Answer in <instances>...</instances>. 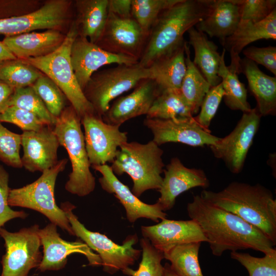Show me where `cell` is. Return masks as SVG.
I'll return each instance as SVG.
<instances>
[{
	"mask_svg": "<svg viewBox=\"0 0 276 276\" xmlns=\"http://www.w3.org/2000/svg\"><path fill=\"white\" fill-rule=\"evenodd\" d=\"M57 225L51 223L42 229H39L41 245L43 246V256L38 267L41 271L58 270L63 268L71 254H80L87 258L89 265L102 266L99 256L83 241L70 242L62 239L57 232Z\"/></svg>",
	"mask_w": 276,
	"mask_h": 276,
	"instance_id": "2e32d148",
	"label": "cell"
},
{
	"mask_svg": "<svg viewBox=\"0 0 276 276\" xmlns=\"http://www.w3.org/2000/svg\"><path fill=\"white\" fill-rule=\"evenodd\" d=\"M262 116L256 107L243 114L233 130L210 148L233 173H240L258 131Z\"/></svg>",
	"mask_w": 276,
	"mask_h": 276,
	"instance_id": "8fae6325",
	"label": "cell"
},
{
	"mask_svg": "<svg viewBox=\"0 0 276 276\" xmlns=\"http://www.w3.org/2000/svg\"><path fill=\"white\" fill-rule=\"evenodd\" d=\"M10 189L9 174L0 165V228L11 219L16 218L24 219L28 215L24 211H16L11 209L8 203Z\"/></svg>",
	"mask_w": 276,
	"mask_h": 276,
	"instance_id": "ee69618b",
	"label": "cell"
},
{
	"mask_svg": "<svg viewBox=\"0 0 276 276\" xmlns=\"http://www.w3.org/2000/svg\"><path fill=\"white\" fill-rule=\"evenodd\" d=\"M65 36L60 31L50 29L5 36L3 42L16 58L26 59L53 53L62 44Z\"/></svg>",
	"mask_w": 276,
	"mask_h": 276,
	"instance_id": "cb8c5ba5",
	"label": "cell"
},
{
	"mask_svg": "<svg viewBox=\"0 0 276 276\" xmlns=\"http://www.w3.org/2000/svg\"><path fill=\"white\" fill-rule=\"evenodd\" d=\"M50 113L57 118L65 108L64 94L47 76L43 74L31 85Z\"/></svg>",
	"mask_w": 276,
	"mask_h": 276,
	"instance_id": "74e56055",
	"label": "cell"
},
{
	"mask_svg": "<svg viewBox=\"0 0 276 276\" xmlns=\"http://www.w3.org/2000/svg\"><path fill=\"white\" fill-rule=\"evenodd\" d=\"M269 39H276V9L260 22H239L234 33L221 43L230 54L228 67L238 74L241 73L239 55L244 48L255 41Z\"/></svg>",
	"mask_w": 276,
	"mask_h": 276,
	"instance_id": "603a6c76",
	"label": "cell"
},
{
	"mask_svg": "<svg viewBox=\"0 0 276 276\" xmlns=\"http://www.w3.org/2000/svg\"><path fill=\"white\" fill-rule=\"evenodd\" d=\"M141 234L151 244L163 252L177 245L192 242H208L198 224L194 220H174L166 218L157 224L142 226Z\"/></svg>",
	"mask_w": 276,
	"mask_h": 276,
	"instance_id": "7402d4cb",
	"label": "cell"
},
{
	"mask_svg": "<svg viewBox=\"0 0 276 276\" xmlns=\"http://www.w3.org/2000/svg\"><path fill=\"white\" fill-rule=\"evenodd\" d=\"M187 210L191 219L201 227L215 256L220 257L226 250L247 249L265 254L274 248L275 245L259 229L238 216L215 206L200 195L193 196Z\"/></svg>",
	"mask_w": 276,
	"mask_h": 276,
	"instance_id": "6da1fadb",
	"label": "cell"
},
{
	"mask_svg": "<svg viewBox=\"0 0 276 276\" xmlns=\"http://www.w3.org/2000/svg\"><path fill=\"white\" fill-rule=\"evenodd\" d=\"M149 67L151 79L155 82L160 93L166 90L180 89L186 71L185 44L173 53L156 60Z\"/></svg>",
	"mask_w": 276,
	"mask_h": 276,
	"instance_id": "f1b7e54d",
	"label": "cell"
},
{
	"mask_svg": "<svg viewBox=\"0 0 276 276\" xmlns=\"http://www.w3.org/2000/svg\"><path fill=\"white\" fill-rule=\"evenodd\" d=\"M53 130L72 165L66 190L80 197L89 195L95 188V178L90 170L81 118L72 106L65 107L57 118Z\"/></svg>",
	"mask_w": 276,
	"mask_h": 276,
	"instance_id": "277c9868",
	"label": "cell"
},
{
	"mask_svg": "<svg viewBox=\"0 0 276 276\" xmlns=\"http://www.w3.org/2000/svg\"><path fill=\"white\" fill-rule=\"evenodd\" d=\"M14 89L0 80V114L9 106Z\"/></svg>",
	"mask_w": 276,
	"mask_h": 276,
	"instance_id": "c3c4849f",
	"label": "cell"
},
{
	"mask_svg": "<svg viewBox=\"0 0 276 276\" xmlns=\"http://www.w3.org/2000/svg\"><path fill=\"white\" fill-rule=\"evenodd\" d=\"M21 136L5 127L0 122V160L7 165L21 168L19 151Z\"/></svg>",
	"mask_w": 276,
	"mask_h": 276,
	"instance_id": "ab89813d",
	"label": "cell"
},
{
	"mask_svg": "<svg viewBox=\"0 0 276 276\" xmlns=\"http://www.w3.org/2000/svg\"><path fill=\"white\" fill-rule=\"evenodd\" d=\"M245 58L263 65L276 76V47H250L242 51Z\"/></svg>",
	"mask_w": 276,
	"mask_h": 276,
	"instance_id": "bcb514c9",
	"label": "cell"
},
{
	"mask_svg": "<svg viewBox=\"0 0 276 276\" xmlns=\"http://www.w3.org/2000/svg\"><path fill=\"white\" fill-rule=\"evenodd\" d=\"M43 4L38 0H0V19L29 14Z\"/></svg>",
	"mask_w": 276,
	"mask_h": 276,
	"instance_id": "f6af8a7d",
	"label": "cell"
},
{
	"mask_svg": "<svg viewBox=\"0 0 276 276\" xmlns=\"http://www.w3.org/2000/svg\"><path fill=\"white\" fill-rule=\"evenodd\" d=\"M163 153L153 140L146 144L127 142L119 147L110 167L116 175L126 173L130 176L131 191L139 198L146 191L160 187L165 166Z\"/></svg>",
	"mask_w": 276,
	"mask_h": 276,
	"instance_id": "5b68a950",
	"label": "cell"
},
{
	"mask_svg": "<svg viewBox=\"0 0 276 276\" xmlns=\"http://www.w3.org/2000/svg\"><path fill=\"white\" fill-rule=\"evenodd\" d=\"M43 74L22 59L0 63V80L14 89L31 86Z\"/></svg>",
	"mask_w": 276,
	"mask_h": 276,
	"instance_id": "836d02e7",
	"label": "cell"
},
{
	"mask_svg": "<svg viewBox=\"0 0 276 276\" xmlns=\"http://www.w3.org/2000/svg\"><path fill=\"white\" fill-rule=\"evenodd\" d=\"M142 258L136 270L128 267L122 271L129 276H164V266L162 261L164 253L153 246L148 239H140Z\"/></svg>",
	"mask_w": 276,
	"mask_h": 276,
	"instance_id": "8d00e7d4",
	"label": "cell"
},
{
	"mask_svg": "<svg viewBox=\"0 0 276 276\" xmlns=\"http://www.w3.org/2000/svg\"><path fill=\"white\" fill-rule=\"evenodd\" d=\"M15 59H16V58L3 41H0V63L6 60Z\"/></svg>",
	"mask_w": 276,
	"mask_h": 276,
	"instance_id": "681fc988",
	"label": "cell"
},
{
	"mask_svg": "<svg viewBox=\"0 0 276 276\" xmlns=\"http://www.w3.org/2000/svg\"><path fill=\"white\" fill-rule=\"evenodd\" d=\"M0 122L13 124L23 131H36L48 126L35 114L15 106H9L0 114Z\"/></svg>",
	"mask_w": 276,
	"mask_h": 276,
	"instance_id": "7bdbcfd3",
	"label": "cell"
},
{
	"mask_svg": "<svg viewBox=\"0 0 276 276\" xmlns=\"http://www.w3.org/2000/svg\"><path fill=\"white\" fill-rule=\"evenodd\" d=\"M132 0H108V12L123 18L132 17Z\"/></svg>",
	"mask_w": 276,
	"mask_h": 276,
	"instance_id": "7dc6e473",
	"label": "cell"
},
{
	"mask_svg": "<svg viewBox=\"0 0 276 276\" xmlns=\"http://www.w3.org/2000/svg\"><path fill=\"white\" fill-rule=\"evenodd\" d=\"M148 35L132 17L123 18L108 13L103 32L95 44L109 53L139 61Z\"/></svg>",
	"mask_w": 276,
	"mask_h": 276,
	"instance_id": "4fadbf2b",
	"label": "cell"
},
{
	"mask_svg": "<svg viewBox=\"0 0 276 276\" xmlns=\"http://www.w3.org/2000/svg\"><path fill=\"white\" fill-rule=\"evenodd\" d=\"M192 110L180 89H169L160 93L154 100L147 118L170 119L193 117Z\"/></svg>",
	"mask_w": 276,
	"mask_h": 276,
	"instance_id": "d6a6232c",
	"label": "cell"
},
{
	"mask_svg": "<svg viewBox=\"0 0 276 276\" xmlns=\"http://www.w3.org/2000/svg\"><path fill=\"white\" fill-rule=\"evenodd\" d=\"M81 123L91 166L112 163L119 147L128 142L127 132L121 131L120 126L105 123L96 113L85 115Z\"/></svg>",
	"mask_w": 276,
	"mask_h": 276,
	"instance_id": "7c38bea8",
	"label": "cell"
},
{
	"mask_svg": "<svg viewBox=\"0 0 276 276\" xmlns=\"http://www.w3.org/2000/svg\"><path fill=\"white\" fill-rule=\"evenodd\" d=\"M231 257L247 269L249 276H276L275 247L263 257H256L238 251H231Z\"/></svg>",
	"mask_w": 276,
	"mask_h": 276,
	"instance_id": "f35d334b",
	"label": "cell"
},
{
	"mask_svg": "<svg viewBox=\"0 0 276 276\" xmlns=\"http://www.w3.org/2000/svg\"><path fill=\"white\" fill-rule=\"evenodd\" d=\"M71 60L76 79L82 90L91 76L103 66L113 63L134 64V58L109 53L87 38L78 36L71 50Z\"/></svg>",
	"mask_w": 276,
	"mask_h": 276,
	"instance_id": "e0dca14e",
	"label": "cell"
},
{
	"mask_svg": "<svg viewBox=\"0 0 276 276\" xmlns=\"http://www.w3.org/2000/svg\"><path fill=\"white\" fill-rule=\"evenodd\" d=\"M146 78H152L149 67H144L139 62L130 65L118 64L95 72L83 91L96 114L102 117L112 100L134 88Z\"/></svg>",
	"mask_w": 276,
	"mask_h": 276,
	"instance_id": "ba28073f",
	"label": "cell"
},
{
	"mask_svg": "<svg viewBox=\"0 0 276 276\" xmlns=\"http://www.w3.org/2000/svg\"><path fill=\"white\" fill-rule=\"evenodd\" d=\"M213 0H179L164 11L149 31L147 42L139 61L149 67L159 59L182 47L183 35L208 14Z\"/></svg>",
	"mask_w": 276,
	"mask_h": 276,
	"instance_id": "3957f363",
	"label": "cell"
},
{
	"mask_svg": "<svg viewBox=\"0 0 276 276\" xmlns=\"http://www.w3.org/2000/svg\"><path fill=\"white\" fill-rule=\"evenodd\" d=\"M108 0H76L74 6L76 17L74 22L78 36L96 43L100 38L108 15Z\"/></svg>",
	"mask_w": 276,
	"mask_h": 276,
	"instance_id": "83f0119b",
	"label": "cell"
},
{
	"mask_svg": "<svg viewBox=\"0 0 276 276\" xmlns=\"http://www.w3.org/2000/svg\"><path fill=\"white\" fill-rule=\"evenodd\" d=\"M200 195L256 227L275 245L276 200L266 187L233 181L219 192L204 189Z\"/></svg>",
	"mask_w": 276,
	"mask_h": 276,
	"instance_id": "7a4b0ae2",
	"label": "cell"
},
{
	"mask_svg": "<svg viewBox=\"0 0 276 276\" xmlns=\"http://www.w3.org/2000/svg\"><path fill=\"white\" fill-rule=\"evenodd\" d=\"M240 19L235 0H213L208 14L195 27L210 37H217L222 43L235 31Z\"/></svg>",
	"mask_w": 276,
	"mask_h": 276,
	"instance_id": "d4e9b609",
	"label": "cell"
},
{
	"mask_svg": "<svg viewBox=\"0 0 276 276\" xmlns=\"http://www.w3.org/2000/svg\"><path fill=\"white\" fill-rule=\"evenodd\" d=\"M21 136L24 150L21 161L26 170L42 172L56 165L60 144L53 127L46 126L36 131H23Z\"/></svg>",
	"mask_w": 276,
	"mask_h": 276,
	"instance_id": "44dd1931",
	"label": "cell"
},
{
	"mask_svg": "<svg viewBox=\"0 0 276 276\" xmlns=\"http://www.w3.org/2000/svg\"><path fill=\"white\" fill-rule=\"evenodd\" d=\"M201 244L192 242L173 246L163 252L164 259L180 276H203L198 260Z\"/></svg>",
	"mask_w": 276,
	"mask_h": 276,
	"instance_id": "1f68e13d",
	"label": "cell"
},
{
	"mask_svg": "<svg viewBox=\"0 0 276 276\" xmlns=\"http://www.w3.org/2000/svg\"><path fill=\"white\" fill-rule=\"evenodd\" d=\"M225 52L223 49L218 72L225 92L224 103L232 110L249 111L251 108L247 100V90L245 85L240 81L238 74L225 65Z\"/></svg>",
	"mask_w": 276,
	"mask_h": 276,
	"instance_id": "4dcf8cb0",
	"label": "cell"
},
{
	"mask_svg": "<svg viewBox=\"0 0 276 276\" xmlns=\"http://www.w3.org/2000/svg\"><path fill=\"white\" fill-rule=\"evenodd\" d=\"M15 106L33 113L47 125L53 127L56 119L48 111L31 86L14 89L9 106Z\"/></svg>",
	"mask_w": 276,
	"mask_h": 276,
	"instance_id": "d590c367",
	"label": "cell"
},
{
	"mask_svg": "<svg viewBox=\"0 0 276 276\" xmlns=\"http://www.w3.org/2000/svg\"><path fill=\"white\" fill-rule=\"evenodd\" d=\"M160 92L151 78L142 80L128 95L117 98L102 116L109 124L120 126L132 118L147 115Z\"/></svg>",
	"mask_w": 276,
	"mask_h": 276,
	"instance_id": "ffe728a7",
	"label": "cell"
},
{
	"mask_svg": "<svg viewBox=\"0 0 276 276\" xmlns=\"http://www.w3.org/2000/svg\"><path fill=\"white\" fill-rule=\"evenodd\" d=\"M185 52L186 71L180 91L193 115L199 111L203 98L211 86L191 59L190 45L186 41Z\"/></svg>",
	"mask_w": 276,
	"mask_h": 276,
	"instance_id": "f546056e",
	"label": "cell"
},
{
	"mask_svg": "<svg viewBox=\"0 0 276 276\" xmlns=\"http://www.w3.org/2000/svg\"><path fill=\"white\" fill-rule=\"evenodd\" d=\"M92 167L102 174L99 181L102 189L114 194L124 208L126 218L130 222L133 223L141 218L155 222L166 218L167 214L157 202L150 204L141 201L117 178L110 166L105 164Z\"/></svg>",
	"mask_w": 276,
	"mask_h": 276,
	"instance_id": "d6986e66",
	"label": "cell"
},
{
	"mask_svg": "<svg viewBox=\"0 0 276 276\" xmlns=\"http://www.w3.org/2000/svg\"><path fill=\"white\" fill-rule=\"evenodd\" d=\"M39 229L37 224L14 233L0 228L6 248L1 276H28L31 269L39 266L42 258Z\"/></svg>",
	"mask_w": 276,
	"mask_h": 276,
	"instance_id": "30bf717a",
	"label": "cell"
},
{
	"mask_svg": "<svg viewBox=\"0 0 276 276\" xmlns=\"http://www.w3.org/2000/svg\"><path fill=\"white\" fill-rule=\"evenodd\" d=\"M241 72L247 78L254 96L256 107L262 117L276 114V77L262 72L256 63L244 58L241 60Z\"/></svg>",
	"mask_w": 276,
	"mask_h": 276,
	"instance_id": "484cf974",
	"label": "cell"
},
{
	"mask_svg": "<svg viewBox=\"0 0 276 276\" xmlns=\"http://www.w3.org/2000/svg\"><path fill=\"white\" fill-rule=\"evenodd\" d=\"M224 95L221 82L218 85L211 87L203 98L199 113L194 117L197 124L206 131L211 132L209 128L211 122Z\"/></svg>",
	"mask_w": 276,
	"mask_h": 276,
	"instance_id": "60d3db41",
	"label": "cell"
},
{
	"mask_svg": "<svg viewBox=\"0 0 276 276\" xmlns=\"http://www.w3.org/2000/svg\"><path fill=\"white\" fill-rule=\"evenodd\" d=\"M179 0H132L131 16L149 34L160 15Z\"/></svg>",
	"mask_w": 276,
	"mask_h": 276,
	"instance_id": "e575fe53",
	"label": "cell"
},
{
	"mask_svg": "<svg viewBox=\"0 0 276 276\" xmlns=\"http://www.w3.org/2000/svg\"><path fill=\"white\" fill-rule=\"evenodd\" d=\"M73 2L49 0L29 14L0 19V34L13 36L40 29L61 30L67 24Z\"/></svg>",
	"mask_w": 276,
	"mask_h": 276,
	"instance_id": "5bb4252c",
	"label": "cell"
},
{
	"mask_svg": "<svg viewBox=\"0 0 276 276\" xmlns=\"http://www.w3.org/2000/svg\"><path fill=\"white\" fill-rule=\"evenodd\" d=\"M164 173V177L158 190L160 197L157 201L164 212L173 208L176 198L181 193L196 187L206 189L210 185L203 170L188 168L177 157L171 159Z\"/></svg>",
	"mask_w": 276,
	"mask_h": 276,
	"instance_id": "ac0fdd59",
	"label": "cell"
},
{
	"mask_svg": "<svg viewBox=\"0 0 276 276\" xmlns=\"http://www.w3.org/2000/svg\"><path fill=\"white\" fill-rule=\"evenodd\" d=\"M78 35L77 27L73 21L63 43L56 51L44 56L22 60L52 80L81 118L85 115L96 113L79 85L71 63V47Z\"/></svg>",
	"mask_w": 276,
	"mask_h": 276,
	"instance_id": "8992f818",
	"label": "cell"
},
{
	"mask_svg": "<svg viewBox=\"0 0 276 276\" xmlns=\"http://www.w3.org/2000/svg\"><path fill=\"white\" fill-rule=\"evenodd\" d=\"M143 123L151 131L152 140L158 146L180 143L191 147H210L220 139L202 129L193 117L170 119L146 117Z\"/></svg>",
	"mask_w": 276,
	"mask_h": 276,
	"instance_id": "9a60e30c",
	"label": "cell"
},
{
	"mask_svg": "<svg viewBox=\"0 0 276 276\" xmlns=\"http://www.w3.org/2000/svg\"><path fill=\"white\" fill-rule=\"evenodd\" d=\"M75 236L79 238L91 250L99 256L103 270L110 274L133 265L141 254V250L133 247L138 242L136 234L128 236L119 245L99 232L87 229L73 213L76 206L70 202L61 204Z\"/></svg>",
	"mask_w": 276,
	"mask_h": 276,
	"instance_id": "9c48e42d",
	"label": "cell"
},
{
	"mask_svg": "<svg viewBox=\"0 0 276 276\" xmlns=\"http://www.w3.org/2000/svg\"><path fill=\"white\" fill-rule=\"evenodd\" d=\"M164 276H180L171 267L170 263H166L164 265Z\"/></svg>",
	"mask_w": 276,
	"mask_h": 276,
	"instance_id": "f907efd6",
	"label": "cell"
},
{
	"mask_svg": "<svg viewBox=\"0 0 276 276\" xmlns=\"http://www.w3.org/2000/svg\"><path fill=\"white\" fill-rule=\"evenodd\" d=\"M66 158L58 162L53 167L44 170L35 181L21 188L10 189L9 206L26 208L36 211L47 217L51 223L75 236L65 212L55 201L54 190L58 174L63 171Z\"/></svg>",
	"mask_w": 276,
	"mask_h": 276,
	"instance_id": "52a82bcc",
	"label": "cell"
},
{
	"mask_svg": "<svg viewBox=\"0 0 276 276\" xmlns=\"http://www.w3.org/2000/svg\"><path fill=\"white\" fill-rule=\"evenodd\" d=\"M239 7L240 22L256 23L276 9L275 0H235Z\"/></svg>",
	"mask_w": 276,
	"mask_h": 276,
	"instance_id": "b9f144b4",
	"label": "cell"
},
{
	"mask_svg": "<svg viewBox=\"0 0 276 276\" xmlns=\"http://www.w3.org/2000/svg\"><path fill=\"white\" fill-rule=\"evenodd\" d=\"M189 41L194 50L193 61L211 87L216 86L221 82L218 75L222 54L218 52V47L210 40L206 34L197 30L194 27L187 31Z\"/></svg>",
	"mask_w": 276,
	"mask_h": 276,
	"instance_id": "4316f807",
	"label": "cell"
}]
</instances>
